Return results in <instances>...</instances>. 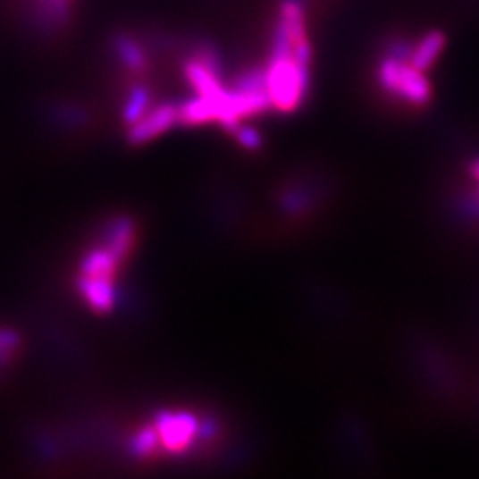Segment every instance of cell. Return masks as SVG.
<instances>
[{
    "label": "cell",
    "instance_id": "cell-4",
    "mask_svg": "<svg viewBox=\"0 0 479 479\" xmlns=\"http://www.w3.org/2000/svg\"><path fill=\"white\" fill-rule=\"evenodd\" d=\"M176 121H178V107L164 104L155 111H151L147 116H142L140 120L135 121L131 124L128 137L133 144H142L169 130Z\"/></svg>",
    "mask_w": 479,
    "mask_h": 479
},
{
    "label": "cell",
    "instance_id": "cell-16",
    "mask_svg": "<svg viewBox=\"0 0 479 479\" xmlns=\"http://www.w3.org/2000/svg\"><path fill=\"white\" fill-rule=\"evenodd\" d=\"M217 433V423L208 419V421H203L199 423V430H197V437H203V439H214V435Z\"/></svg>",
    "mask_w": 479,
    "mask_h": 479
},
{
    "label": "cell",
    "instance_id": "cell-1",
    "mask_svg": "<svg viewBox=\"0 0 479 479\" xmlns=\"http://www.w3.org/2000/svg\"><path fill=\"white\" fill-rule=\"evenodd\" d=\"M266 70V91L272 109L293 113L300 107L311 88L309 66L297 63L291 55L270 59Z\"/></svg>",
    "mask_w": 479,
    "mask_h": 479
},
{
    "label": "cell",
    "instance_id": "cell-2",
    "mask_svg": "<svg viewBox=\"0 0 479 479\" xmlns=\"http://www.w3.org/2000/svg\"><path fill=\"white\" fill-rule=\"evenodd\" d=\"M160 441L169 451H183L197 437L199 421L192 414L160 412L155 423Z\"/></svg>",
    "mask_w": 479,
    "mask_h": 479
},
{
    "label": "cell",
    "instance_id": "cell-10",
    "mask_svg": "<svg viewBox=\"0 0 479 479\" xmlns=\"http://www.w3.org/2000/svg\"><path fill=\"white\" fill-rule=\"evenodd\" d=\"M114 46L121 61L131 70H144L146 57L140 45L128 34H120L114 38Z\"/></svg>",
    "mask_w": 479,
    "mask_h": 479
},
{
    "label": "cell",
    "instance_id": "cell-7",
    "mask_svg": "<svg viewBox=\"0 0 479 479\" xmlns=\"http://www.w3.org/2000/svg\"><path fill=\"white\" fill-rule=\"evenodd\" d=\"M444 46H446V34L442 30H432L412 48L408 63L419 71L426 73L439 59Z\"/></svg>",
    "mask_w": 479,
    "mask_h": 479
},
{
    "label": "cell",
    "instance_id": "cell-15",
    "mask_svg": "<svg viewBox=\"0 0 479 479\" xmlns=\"http://www.w3.org/2000/svg\"><path fill=\"white\" fill-rule=\"evenodd\" d=\"M233 133H235V137H237L240 146L245 147V149H248V151L259 149L261 144H263V137H261V133H259L256 128H252V126H247V124H241V122H240L239 128H237Z\"/></svg>",
    "mask_w": 479,
    "mask_h": 479
},
{
    "label": "cell",
    "instance_id": "cell-8",
    "mask_svg": "<svg viewBox=\"0 0 479 479\" xmlns=\"http://www.w3.org/2000/svg\"><path fill=\"white\" fill-rule=\"evenodd\" d=\"M79 288L82 295L88 298V302L98 309V311H107L114 304V286L113 279L105 277H82L79 281Z\"/></svg>",
    "mask_w": 479,
    "mask_h": 479
},
{
    "label": "cell",
    "instance_id": "cell-14",
    "mask_svg": "<svg viewBox=\"0 0 479 479\" xmlns=\"http://www.w3.org/2000/svg\"><path fill=\"white\" fill-rule=\"evenodd\" d=\"M158 432L156 428H146L142 430L135 439H133V444H131V451L139 457H144V455H149L151 451L156 450L158 446Z\"/></svg>",
    "mask_w": 479,
    "mask_h": 479
},
{
    "label": "cell",
    "instance_id": "cell-13",
    "mask_svg": "<svg viewBox=\"0 0 479 479\" xmlns=\"http://www.w3.org/2000/svg\"><path fill=\"white\" fill-rule=\"evenodd\" d=\"M149 100H151V97H149L146 88H135L128 97V104H126L124 113H122L124 120L128 121L130 124L140 120L147 111Z\"/></svg>",
    "mask_w": 479,
    "mask_h": 479
},
{
    "label": "cell",
    "instance_id": "cell-12",
    "mask_svg": "<svg viewBox=\"0 0 479 479\" xmlns=\"http://www.w3.org/2000/svg\"><path fill=\"white\" fill-rule=\"evenodd\" d=\"M133 239V230H131V224L128 221H118L114 226H113V231L109 235V250L121 259L128 254V248H130V243Z\"/></svg>",
    "mask_w": 479,
    "mask_h": 479
},
{
    "label": "cell",
    "instance_id": "cell-5",
    "mask_svg": "<svg viewBox=\"0 0 479 479\" xmlns=\"http://www.w3.org/2000/svg\"><path fill=\"white\" fill-rule=\"evenodd\" d=\"M183 75L187 82L192 86L196 95L206 97V98H217L221 97L226 88L223 86L221 75L210 70L203 61H199L196 55L192 59H187L183 64Z\"/></svg>",
    "mask_w": 479,
    "mask_h": 479
},
{
    "label": "cell",
    "instance_id": "cell-11",
    "mask_svg": "<svg viewBox=\"0 0 479 479\" xmlns=\"http://www.w3.org/2000/svg\"><path fill=\"white\" fill-rule=\"evenodd\" d=\"M233 89L240 93L266 91V70L256 66L241 71L233 82Z\"/></svg>",
    "mask_w": 479,
    "mask_h": 479
},
{
    "label": "cell",
    "instance_id": "cell-6",
    "mask_svg": "<svg viewBox=\"0 0 479 479\" xmlns=\"http://www.w3.org/2000/svg\"><path fill=\"white\" fill-rule=\"evenodd\" d=\"M221 97L206 98L196 95V98L187 100L183 105L178 107V121L183 124H206L219 120Z\"/></svg>",
    "mask_w": 479,
    "mask_h": 479
},
{
    "label": "cell",
    "instance_id": "cell-9",
    "mask_svg": "<svg viewBox=\"0 0 479 479\" xmlns=\"http://www.w3.org/2000/svg\"><path fill=\"white\" fill-rule=\"evenodd\" d=\"M120 259L109 250H93L91 254H88V257L84 259L82 265V273L86 277H105V279H113L116 263Z\"/></svg>",
    "mask_w": 479,
    "mask_h": 479
},
{
    "label": "cell",
    "instance_id": "cell-17",
    "mask_svg": "<svg viewBox=\"0 0 479 479\" xmlns=\"http://www.w3.org/2000/svg\"><path fill=\"white\" fill-rule=\"evenodd\" d=\"M471 174H473V176L479 181V158H476V160L471 164Z\"/></svg>",
    "mask_w": 479,
    "mask_h": 479
},
{
    "label": "cell",
    "instance_id": "cell-3",
    "mask_svg": "<svg viewBox=\"0 0 479 479\" xmlns=\"http://www.w3.org/2000/svg\"><path fill=\"white\" fill-rule=\"evenodd\" d=\"M392 95L410 105L423 107L432 98V86L424 71H419L408 61H401Z\"/></svg>",
    "mask_w": 479,
    "mask_h": 479
}]
</instances>
